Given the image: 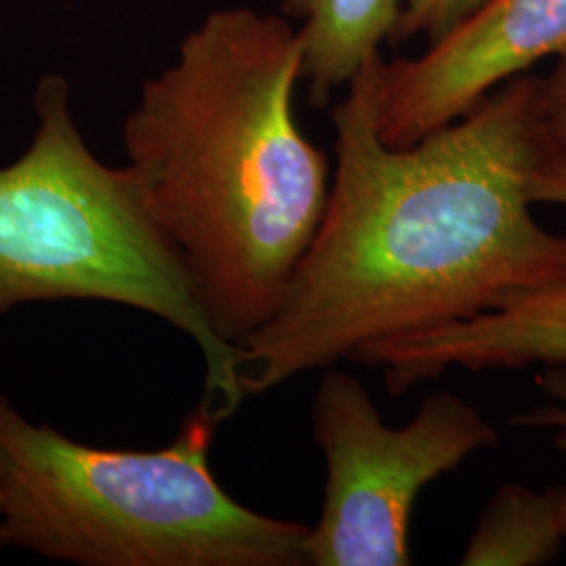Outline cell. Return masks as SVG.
<instances>
[{"instance_id":"1","label":"cell","mask_w":566,"mask_h":566,"mask_svg":"<svg viewBox=\"0 0 566 566\" xmlns=\"http://www.w3.org/2000/svg\"><path fill=\"white\" fill-rule=\"evenodd\" d=\"M380 60L332 114L336 175L317 233L277 311L240 343L245 397L566 275V235L537 223L526 196L556 154L542 78L504 82L460 120L397 149L376 124Z\"/></svg>"},{"instance_id":"2","label":"cell","mask_w":566,"mask_h":566,"mask_svg":"<svg viewBox=\"0 0 566 566\" xmlns=\"http://www.w3.org/2000/svg\"><path fill=\"white\" fill-rule=\"evenodd\" d=\"M301 78L298 30L221 9L143 84L124 122L143 202L229 343L271 319L324 219L329 163L296 120Z\"/></svg>"},{"instance_id":"3","label":"cell","mask_w":566,"mask_h":566,"mask_svg":"<svg viewBox=\"0 0 566 566\" xmlns=\"http://www.w3.org/2000/svg\"><path fill=\"white\" fill-rule=\"evenodd\" d=\"M219 424L198 405L170 446L103 449L0 392L7 547L81 566H308L311 526L250 510L214 479Z\"/></svg>"},{"instance_id":"4","label":"cell","mask_w":566,"mask_h":566,"mask_svg":"<svg viewBox=\"0 0 566 566\" xmlns=\"http://www.w3.org/2000/svg\"><path fill=\"white\" fill-rule=\"evenodd\" d=\"M34 112L30 147L0 168V315L44 301H103L156 315L200 348V405L224 422L245 399L240 344L210 322L130 168L103 164L82 139L67 81L46 74Z\"/></svg>"},{"instance_id":"5","label":"cell","mask_w":566,"mask_h":566,"mask_svg":"<svg viewBox=\"0 0 566 566\" xmlns=\"http://www.w3.org/2000/svg\"><path fill=\"white\" fill-rule=\"evenodd\" d=\"M313 434L327 481L308 566L411 565V512L424 486L500 441L485 416L449 390L428 395L407 424H385L367 388L334 367L317 386Z\"/></svg>"},{"instance_id":"6","label":"cell","mask_w":566,"mask_h":566,"mask_svg":"<svg viewBox=\"0 0 566 566\" xmlns=\"http://www.w3.org/2000/svg\"><path fill=\"white\" fill-rule=\"evenodd\" d=\"M565 49L566 0H489L424 55L380 60V139L397 149L422 142L460 120L504 82Z\"/></svg>"},{"instance_id":"7","label":"cell","mask_w":566,"mask_h":566,"mask_svg":"<svg viewBox=\"0 0 566 566\" xmlns=\"http://www.w3.org/2000/svg\"><path fill=\"white\" fill-rule=\"evenodd\" d=\"M353 361L380 367L392 395L451 367L486 371L565 364L566 275L479 317L367 344Z\"/></svg>"},{"instance_id":"8","label":"cell","mask_w":566,"mask_h":566,"mask_svg":"<svg viewBox=\"0 0 566 566\" xmlns=\"http://www.w3.org/2000/svg\"><path fill=\"white\" fill-rule=\"evenodd\" d=\"M405 0H280L282 11L303 21L304 78L308 99L324 107L332 93L380 55L392 39Z\"/></svg>"},{"instance_id":"9","label":"cell","mask_w":566,"mask_h":566,"mask_svg":"<svg viewBox=\"0 0 566 566\" xmlns=\"http://www.w3.org/2000/svg\"><path fill=\"white\" fill-rule=\"evenodd\" d=\"M563 486H500L472 533L462 566H539L565 542Z\"/></svg>"},{"instance_id":"10","label":"cell","mask_w":566,"mask_h":566,"mask_svg":"<svg viewBox=\"0 0 566 566\" xmlns=\"http://www.w3.org/2000/svg\"><path fill=\"white\" fill-rule=\"evenodd\" d=\"M489 0H405L401 20L392 41L426 39L428 44L443 41L453 30L476 15Z\"/></svg>"},{"instance_id":"11","label":"cell","mask_w":566,"mask_h":566,"mask_svg":"<svg viewBox=\"0 0 566 566\" xmlns=\"http://www.w3.org/2000/svg\"><path fill=\"white\" fill-rule=\"evenodd\" d=\"M535 385L546 395L549 403L516 413L512 418V426L542 430L566 428V361L544 365V369L535 378Z\"/></svg>"},{"instance_id":"12","label":"cell","mask_w":566,"mask_h":566,"mask_svg":"<svg viewBox=\"0 0 566 566\" xmlns=\"http://www.w3.org/2000/svg\"><path fill=\"white\" fill-rule=\"evenodd\" d=\"M542 109L554 149L566 151V49L556 55L554 70L542 78Z\"/></svg>"},{"instance_id":"13","label":"cell","mask_w":566,"mask_h":566,"mask_svg":"<svg viewBox=\"0 0 566 566\" xmlns=\"http://www.w3.org/2000/svg\"><path fill=\"white\" fill-rule=\"evenodd\" d=\"M531 203L566 206V151H556L528 179Z\"/></svg>"},{"instance_id":"14","label":"cell","mask_w":566,"mask_h":566,"mask_svg":"<svg viewBox=\"0 0 566 566\" xmlns=\"http://www.w3.org/2000/svg\"><path fill=\"white\" fill-rule=\"evenodd\" d=\"M554 446H556V449L566 458V428H558V430H556ZM563 531H565L566 537V486H563Z\"/></svg>"},{"instance_id":"15","label":"cell","mask_w":566,"mask_h":566,"mask_svg":"<svg viewBox=\"0 0 566 566\" xmlns=\"http://www.w3.org/2000/svg\"><path fill=\"white\" fill-rule=\"evenodd\" d=\"M7 547V539H4V531H2V525H0V549H4Z\"/></svg>"}]
</instances>
